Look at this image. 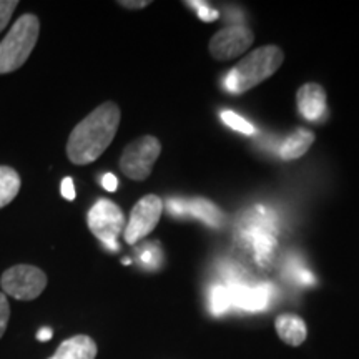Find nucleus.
Segmentation results:
<instances>
[{"label": "nucleus", "mask_w": 359, "mask_h": 359, "mask_svg": "<svg viewBox=\"0 0 359 359\" xmlns=\"http://www.w3.org/2000/svg\"><path fill=\"white\" fill-rule=\"evenodd\" d=\"M122 111L115 102H103L90 111L67 140V156L74 165H90L98 160L118 132Z\"/></svg>", "instance_id": "1"}, {"label": "nucleus", "mask_w": 359, "mask_h": 359, "mask_svg": "<svg viewBox=\"0 0 359 359\" xmlns=\"http://www.w3.org/2000/svg\"><path fill=\"white\" fill-rule=\"evenodd\" d=\"M285 62V52L278 45H263L243 57L226 75V88L231 93L248 92L276 74Z\"/></svg>", "instance_id": "2"}, {"label": "nucleus", "mask_w": 359, "mask_h": 359, "mask_svg": "<svg viewBox=\"0 0 359 359\" xmlns=\"http://www.w3.org/2000/svg\"><path fill=\"white\" fill-rule=\"evenodd\" d=\"M40 34V20L34 13H25L15 24L11 32L0 42V75L11 74L20 69L35 48Z\"/></svg>", "instance_id": "3"}, {"label": "nucleus", "mask_w": 359, "mask_h": 359, "mask_svg": "<svg viewBox=\"0 0 359 359\" xmlns=\"http://www.w3.org/2000/svg\"><path fill=\"white\" fill-rule=\"evenodd\" d=\"M161 154V143L154 135H143L130 142L120 156V170L125 177L135 182H143L154 172L155 161Z\"/></svg>", "instance_id": "4"}, {"label": "nucleus", "mask_w": 359, "mask_h": 359, "mask_svg": "<svg viewBox=\"0 0 359 359\" xmlns=\"http://www.w3.org/2000/svg\"><path fill=\"white\" fill-rule=\"evenodd\" d=\"M87 223L93 236L100 240L107 248L114 251L118 250L116 240L127 226L123 212L118 205L107 198L97 200V203L90 208Z\"/></svg>", "instance_id": "5"}, {"label": "nucleus", "mask_w": 359, "mask_h": 359, "mask_svg": "<svg viewBox=\"0 0 359 359\" xmlns=\"http://www.w3.org/2000/svg\"><path fill=\"white\" fill-rule=\"evenodd\" d=\"M47 275L32 264H15L4 271L0 286L4 293L19 302H34L47 288Z\"/></svg>", "instance_id": "6"}, {"label": "nucleus", "mask_w": 359, "mask_h": 359, "mask_svg": "<svg viewBox=\"0 0 359 359\" xmlns=\"http://www.w3.org/2000/svg\"><path fill=\"white\" fill-rule=\"evenodd\" d=\"M161 213H163V201L158 195H145L138 200L125 226V241L128 245H137L138 241L150 235L158 224Z\"/></svg>", "instance_id": "7"}, {"label": "nucleus", "mask_w": 359, "mask_h": 359, "mask_svg": "<svg viewBox=\"0 0 359 359\" xmlns=\"http://www.w3.org/2000/svg\"><path fill=\"white\" fill-rule=\"evenodd\" d=\"M255 42L253 30L246 25H230L218 30L210 40L208 50L215 60L228 62L235 60L243 53Z\"/></svg>", "instance_id": "8"}, {"label": "nucleus", "mask_w": 359, "mask_h": 359, "mask_svg": "<svg viewBox=\"0 0 359 359\" xmlns=\"http://www.w3.org/2000/svg\"><path fill=\"white\" fill-rule=\"evenodd\" d=\"M327 98L325 88L320 83L308 82L296 92V107L308 122H321L327 111Z\"/></svg>", "instance_id": "9"}, {"label": "nucleus", "mask_w": 359, "mask_h": 359, "mask_svg": "<svg viewBox=\"0 0 359 359\" xmlns=\"http://www.w3.org/2000/svg\"><path fill=\"white\" fill-rule=\"evenodd\" d=\"M275 330L283 343L298 348L308 338L306 323L294 313H283L275 320Z\"/></svg>", "instance_id": "10"}, {"label": "nucleus", "mask_w": 359, "mask_h": 359, "mask_svg": "<svg viewBox=\"0 0 359 359\" xmlns=\"http://www.w3.org/2000/svg\"><path fill=\"white\" fill-rule=\"evenodd\" d=\"M98 353L97 343L87 334H77L62 341L57 351L48 359H95Z\"/></svg>", "instance_id": "11"}, {"label": "nucleus", "mask_w": 359, "mask_h": 359, "mask_svg": "<svg viewBox=\"0 0 359 359\" xmlns=\"http://www.w3.org/2000/svg\"><path fill=\"white\" fill-rule=\"evenodd\" d=\"M314 143V133L308 128H298L283 142L280 148V155L283 160L291 161L302 158Z\"/></svg>", "instance_id": "12"}, {"label": "nucleus", "mask_w": 359, "mask_h": 359, "mask_svg": "<svg viewBox=\"0 0 359 359\" xmlns=\"http://www.w3.org/2000/svg\"><path fill=\"white\" fill-rule=\"evenodd\" d=\"M231 303H236L238 306L248 309V311H258V309L266 308L268 290L263 288V286H257V288H238L231 294Z\"/></svg>", "instance_id": "13"}, {"label": "nucleus", "mask_w": 359, "mask_h": 359, "mask_svg": "<svg viewBox=\"0 0 359 359\" xmlns=\"http://www.w3.org/2000/svg\"><path fill=\"white\" fill-rule=\"evenodd\" d=\"M20 177L15 170L2 165L0 167V208L7 206L15 200L20 191Z\"/></svg>", "instance_id": "14"}, {"label": "nucleus", "mask_w": 359, "mask_h": 359, "mask_svg": "<svg viewBox=\"0 0 359 359\" xmlns=\"http://www.w3.org/2000/svg\"><path fill=\"white\" fill-rule=\"evenodd\" d=\"M210 304H212V311L215 314H222L231 306V293L223 286L213 288L212 296H210Z\"/></svg>", "instance_id": "15"}, {"label": "nucleus", "mask_w": 359, "mask_h": 359, "mask_svg": "<svg viewBox=\"0 0 359 359\" xmlns=\"http://www.w3.org/2000/svg\"><path fill=\"white\" fill-rule=\"evenodd\" d=\"M222 120L228 125V127L236 130V132L245 133V135H253L255 133L253 125H251L246 118H243V116L235 114V111H228V110L222 111Z\"/></svg>", "instance_id": "16"}, {"label": "nucleus", "mask_w": 359, "mask_h": 359, "mask_svg": "<svg viewBox=\"0 0 359 359\" xmlns=\"http://www.w3.org/2000/svg\"><path fill=\"white\" fill-rule=\"evenodd\" d=\"M17 6H19L17 0H0V32L8 25Z\"/></svg>", "instance_id": "17"}, {"label": "nucleus", "mask_w": 359, "mask_h": 359, "mask_svg": "<svg viewBox=\"0 0 359 359\" xmlns=\"http://www.w3.org/2000/svg\"><path fill=\"white\" fill-rule=\"evenodd\" d=\"M8 320H11V304H8L7 296L0 293V338L6 333Z\"/></svg>", "instance_id": "18"}, {"label": "nucleus", "mask_w": 359, "mask_h": 359, "mask_svg": "<svg viewBox=\"0 0 359 359\" xmlns=\"http://www.w3.org/2000/svg\"><path fill=\"white\" fill-rule=\"evenodd\" d=\"M190 6L193 8H196L200 13V19L203 22H213L218 17V12L215 8L208 7V4H201V2H190Z\"/></svg>", "instance_id": "19"}, {"label": "nucleus", "mask_w": 359, "mask_h": 359, "mask_svg": "<svg viewBox=\"0 0 359 359\" xmlns=\"http://www.w3.org/2000/svg\"><path fill=\"white\" fill-rule=\"evenodd\" d=\"M62 196H64L65 200H75V187H74V180L72 178H64V182H62Z\"/></svg>", "instance_id": "20"}, {"label": "nucleus", "mask_w": 359, "mask_h": 359, "mask_svg": "<svg viewBox=\"0 0 359 359\" xmlns=\"http://www.w3.org/2000/svg\"><path fill=\"white\" fill-rule=\"evenodd\" d=\"M150 0H122V2H118V6H122L125 8H132V11H140V8L150 6Z\"/></svg>", "instance_id": "21"}, {"label": "nucleus", "mask_w": 359, "mask_h": 359, "mask_svg": "<svg viewBox=\"0 0 359 359\" xmlns=\"http://www.w3.org/2000/svg\"><path fill=\"white\" fill-rule=\"evenodd\" d=\"M102 185L107 191H115L116 188H118V180H116L114 173H107V175H103Z\"/></svg>", "instance_id": "22"}, {"label": "nucleus", "mask_w": 359, "mask_h": 359, "mask_svg": "<svg viewBox=\"0 0 359 359\" xmlns=\"http://www.w3.org/2000/svg\"><path fill=\"white\" fill-rule=\"evenodd\" d=\"M53 336V331L50 327H42V330L37 333V339L39 341H48Z\"/></svg>", "instance_id": "23"}]
</instances>
